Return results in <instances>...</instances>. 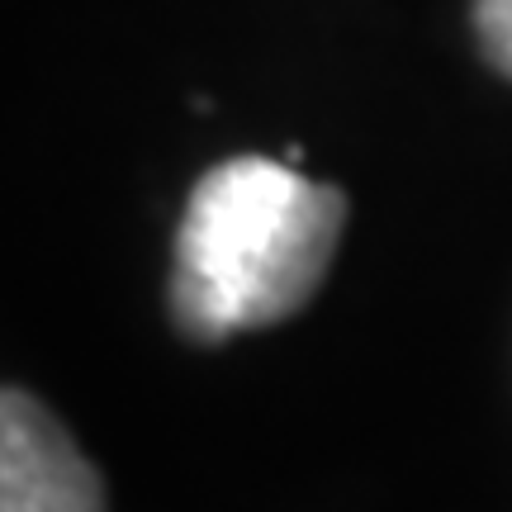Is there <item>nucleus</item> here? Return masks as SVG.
Here are the masks:
<instances>
[{
	"mask_svg": "<svg viewBox=\"0 0 512 512\" xmlns=\"http://www.w3.org/2000/svg\"><path fill=\"white\" fill-rule=\"evenodd\" d=\"M0 512H105V484L72 432L19 389H0Z\"/></svg>",
	"mask_w": 512,
	"mask_h": 512,
	"instance_id": "obj_2",
	"label": "nucleus"
},
{
	"mask_svg": "<svg viewBox=\"0 0 512 512\" xmlns=\"http://www.w3.org/2000/svg\"><path fill=\"white\" fill-rule=\"evenodd\" d=\"M347 223V195L290 162L238 157L204 176L181 214L171 313L190 342L275 328L309 304Z\"/></svg>",
	"mask_w": 512,
	"mask_h": 512,
	"instance_id": "obj_1",
	"label": "nucleus"
},
{
	"mask_svg": "<svg viewBox=\"0 0 512 512\" xmlns=\"http://www.w3.org/2000/svg\"><path fill=\"white\" fill-rule=\"evenodd\" d=\"M475 29L484 57L512 81V0H475Z\"/></svg>",
	"mask_w": 512,
	"mask_h": 512,
	"instance_id": "obj_3",
	"label": "nucleus"
}]
</instances>
